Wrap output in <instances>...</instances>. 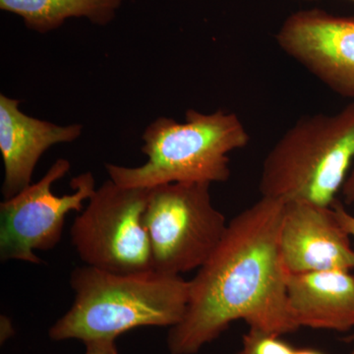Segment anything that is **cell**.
Masks as SVG:
<instances>
[{
	"instance_id": "obj_7",
	"label": "cell",
	"mask_w": 354,
	"mask_h": 354,
	"mask_svg": "<svg viewBox=\"0 0 354 354\" xmlns=\"http://www.w3.org/2000/svg\"><path fill=\"white\" fill-rule=\"evenodd\" d=\"M70 162L58 158L43 177L0 204V259L39 264L35 251L55 248L64 232L65 218L71 212L80 213L84 203L94 195L92 172L71 180L73 193L58 196L53 185L70 171Z\"/></svg>"
},
{
	"instance_id": "obj_14",
	"label": "cell",
	"mask_w": 354,
	"mask_h": 354,
	"mask_svg": "<svg viewBox=\"0 0 354 354\" xmlns=\"http://www.w3.org/2000/svg\"><path fill=\"white\" fill-rule=\"evenodd\" d=\"M332 207L333 209H334L337 221H339L342 227L354 239V216L348 213L346 209H344V205L337 201V200H335L334 204L332 205Z\"/></svg>"
},
{
	"instance_id": "obj_18",
	"label": "cell",
	"mask_w": 354,
	"mask_h": 354,
	"mask_svg": "<svg viewBox=\"0 0 354 354\" xmlns=\"http://www.w3.org/2000/svg\"><path fill=\"white\" fill-rule=\"evenodd\" d=\"M348 339H349V341L353 342V344H354V334L353 335H351V337H349ZM351 354H354V346H353V351H351Z\"/></svg>"
},
{
	"instance_id": "obj_12",
	"label": "cell",
	"mask_w": 354,
	"mask_h": 354,
	"mask_svg": "<svg viewBox=\"0 0 354 354\" xmlns=\"http://www.w3.org/2000/svg\"><path fill=\"white\" fill-rule=\"evenodd\" d=\"M124 0H0V9L15 14L26 27L46 34L71 18H86L93 24L113 22Z\"/></svg>"
},
{
	"instance_id": "obj_1",
	"label": "cell",
	"mask_w": 354,
	"mask_h": 354,
	"mask_svg": "<svg viewBox=\"0 0 354 354\" xmlns=\"http://www.w3.org/2000/svg\"><path fill=\"white\" fill-rule=\"evenodd\" d=\"M283 212V201L261 197L228 223L190 281L185 315L167 335L171 354H196L236 320L279 335L299 329L288 308L279 250Z\"/></svg>"
},
{
	"instance_id": "obj_9",
	"label": "cell",
	"mask_w": 354,
	"mask_h": 354,
	"mask_svg": "<svg viewBox=\"0 0 354 354\" xmlns=\"http://www.w3.org/2000/svg\"><path fill=\"white\" fill-rule=\"evenodd\" d=\"M351 235L333 207L305 201L283 202L279 250L288 274L354 269Z\"/></svg>"
},
{
	"instance_id": "obj_4",
	"label": "cell",
	"mask_w": 354,
	"mask_h": 354,
	"mask_svg": "<svg viewBox=\"0 0 354 354\" xmlns=\"http://www.w3.org/2000/svg\"><path fill=\"white\" fill-rule=\"evenodd\" d=\"M354 158V102L298 120L263 162L262 197L330 207Z\"/></svg>"
},
{
	"instance_id": "obj_2",
	"label": "cell",
	"mask_w": 354,
	"mask_h": 354,
	"mask_svg": "<svg viewBox=\"0 0 354 354\" xmlns=\"http://www.w3.org/2000/svg\"><path fill=\"white\" fill-rule=\"evenodd\" d=\"M70 286L73 304L50 328L53 341L115 342L135 328H172L190 295V281L153 269L121 274L85 265L72 272Z\"/></svg>"
},
{
	"instance_id": "obj_10",
	"label": "cell",
	"mask_w": 354,
	"mask_h": 354,
	"mask_svg": "<svg viewBox=\"0 0 354 354\" xmlns=\"http://www.w3.org/2000/svg\"><path fill=\"white\" fill-rule=\"evenodd\" d=\"M20 101L0 95V152L4 178V200L31 184L39 158L50 147L71 143L82 135L81 124L58 125L27 115Z\"/></svg>"
},
{
	"instance_id": "obj_16",
	"label": "cell",
	"mask_w": 354,
	"mask_h": 354,
	"mask_svg": "<svg viewBox=\"0 0 354 354\" xmlns=\"http://www.w3.org/2000/svg\"><path fill=\"white\" fill-rule=\"evenodd\" d=\"M342 194L348 204L354 203V167L342 186Z\"/></svg>"
},
{
	"instance_id": "obj_19",
	"label": "cell",
	"mask_w": 354,
	"mask_h": 354,
	"mask_svg": "<svg viewBox=\"0 0 354 354\" xmlns=\"http://www.w3.org/2000/svg\"><path fill=\"white\" fill-rule=\"evenodd\" d=\"M353 1H354V0H353Z\"/></svg>"
},
{
	"instance_id": "obj_5",
	"label": "cell",
	"mask_w": 354,
	"mask_h": 354,
	"mask_svg": "<svg viewBox=\"0 0 354 354\" xmlns=\"http://www.w3.org/2000/svg\"><path fill=\"white\" fill-rule=\"evenodd\" d=\"M211 185L179 183L151 188L144 221L156 271L181 276L200 269L218 247L228 223L214 206Z\"/></svg>"
},
{
	"instance_id": "obj_8",
	"label": "cell",
	"mask_w": 354,
	"mask_h": 354,
	"mask_svg": "<svg viewBox=\"0 0 354 354\" xmlns=\"http://www.w3.org/2000/svg\"><path fill=\"white\" fill-rule=\"evenodd\" d=\"M277 41L330 90L354 99V18L300 11L283 23Z\"/></svg>"
},
{
	"instance_id": "obj_11",
	"label": "cell",
	"mask_w": 354,
	"mask_h": 354,
	"mask_svg": "<svg viewBox=\"0 0 354 354\" xmlns=\"http://www.w3.org/2000/svg\"><path fill=\"white\" fill-rule=\"evenodd\" d=\"M288 308L298 328H354V274L342 270L288 274Z\"/></svg>"
},
{
	"instance_id": "obj_15",
	"label": "cell",
	"mask_w": 354,
	"mask_h": 354,
	"mask_svg": "<svg viewBox=\"0 0 354 354\" xmlns=\"http://www.w3.org/2000/svg\"><path fill=\"white\" fill-rule=\"evenodd\" d=\"M85 346V354H120L114 341L88 342Z\"/></svg>"
},
{
	"instance_id": "obj_13",
	"label": "cell",
	"mask_w": 354,
	"mask_h": 354,
	"mask_svg": "<svg viewBox=\"0 0 354 354\" xmlns=\"http://www.w3.org/2000/svg\"><path fill=\"white\" fill-rule=\"evenodd\" d=\"M281 337L250 328L243 335L241 351L235 354H295L297 348L283 341Z\"/></svg>"
},
{
	"instance_id": "obj_17",
	"label": "cell",
	"mask_w": 354,
	"mask_h": 354,
	"mask_svg": "<svg viewBox=\"0 0 354 354\" xmlns=\"http://www.w3.org/2000/svg\"><path fill=\"white\" fill-rule=\"evenodd\" d=\"M295 354H326V353H322V351H317V349H314V348H297V351H295Z\"/></svg>"
},
{
	"instance_id": "obj_3",
	"label": "cell",
	"mask_w": 354,
	"mask_h": 354,
	"mask_svg": "<svg viewBox=\"0 0 354 354\" xmlns=\"http://www.w3.org/2000/svg\"><path fill=\"white\" fill-rule=\"evenodd\" d=\"M142 139L145 164L106 165L109 179L118 185L151 189L169 183H225L230 176L228 153L250 140L239 116L223 109H188L183 123L162 116L147 127Z\"/></svg>"
},
{
	"instance_id": "obj_6",
	"label": "cell",
	"mask_w": 354,
	"mask_h": 354,
	"mask_svg": "<svg viewBox=\"0 0 354 354\" xmlns=\"http://www.w3.org/2000/svg\"><path fill=\"white\" fill-rule=\"evenodd\" d=\"M150 190L104 181L76 216L70 234L85 265L113 272L153 269L145 211Z\"/></svg>"
}]
</instances>
